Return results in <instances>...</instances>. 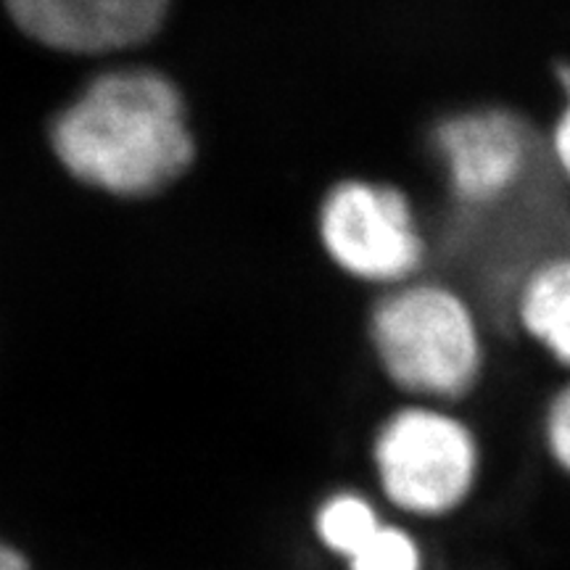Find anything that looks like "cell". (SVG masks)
<instances>
[{"instance_id": "3", "label": "cell", "mask_w": 570, "mask_h": 570, "mask_svg": "<svg viewBox=\"0 0 570 570\" xmlns=\"http://www.w3.org/2000/svg\"><path fill=\"white\" fill-rule=\"evenodd\" d=\"M375 497L412 525H436L473 504L487 473L479 428L462 407L399 399L367 446Z\"/></svg>"}, {"instance_id": "12", "label": "cell", "mask_w": 570, "mask_h": 570, "mask_svg": "<svg viewBox=\"0 0 570 570\" xmlns=\"http://www.w3.org/2000/svg\"><path fill=\"white\" fill-rule=\"evenodd\" d=\"M0 570H27V566L11 547L0 544Z\"/></svg>"}, {"instance_id": "1", "label": "cell", "mask_w": 570, "mask_h": 570, "mask_svg": "<svg viewBox=\"0 0 570 570\" xmlns=\"http://www.w3.org/2000/svg\"><path fill=\"white\" fill-rule=\"evenodd\" d=\"M51 142L77 180L125 198L159 194L194 161L180 90L154 69L96 77L56 117Z\"/></svg>"}, {"instance_id": "10", "label": "cell", "mask_w": 570, "mask_h": 570, "mask_svg": "<svg viewBox=\"0 0 570 570\" xmlns=\"http://www.w3.org/2000/svg\"><path fill=\"white\" fill-rule=\"evenodd\" d=\"M539 446L554 473L570 483V375H562L541 404Z\"/></svg>"}, {"instance_id": "7", "label": "cell", "mask_w": 570, "mask_h": 570, "mask_svg": "<svg viewBox=\"0 0 570 570\" xmlns=\"http://www.w3.org/2000/svg\"><path fill=\"white\" fill-rule=\"evenodd\" d=\"M504 309L518 336L570 375V248L541 254L520 269Z\"/></svg>"}, {"instance_id": "11", "label": "cell", "mask_w": 570, "mask_h": 570, "mask_svg": "<svg viewBox=\"0 0 570 570\" xmlns=\"http://www.w3.org/2000/svg\"><path fill=\"white\" fill-rule=\"evenodd\" d=\"M558 88L562 104L558 114H554L550 132H547L544 148L547 156H550L552 169L570 188V63L558 67Z\"/></svg>"}, {"instance_id": "6", "label": "cell", "mask_w": 570, "mask_h": 570, "mask_svg": "<svg viewBox=\"0 0 570 570\" xmlns=\"http://www.w3.org/2000/svg\"><path fill=\"white\" fill-rule=\"evenodd\" d=\"M30 38L67 53H109L159 30L169 0H6Z\"/></svg>"}, {"instance_id": "5", "label": "cell", "mask_w": 570, "mask_h": 570, "mask_svg": "<svg viewBox=\"0 0 570 570\" xmlns=\"http://www.w3.org/2000/svg\"><path fill=\"white\" fill-rule=\"evenodd\" d=\"M431 148L454 202L491 209L529 183L541 142L529 119L508 106H470L433 125Z\"/></svg>"}, {"instance_id": "9", "label": "cell", "mask_w": 570, "mask_h": 570, "mask_svg": "<svg viewBox=\"0 0 570 570\" xmlns=\"http://www.w3.org/2000/svg\"><path fill=\"white\" fill-rule=\"evenodd\" d=\"M346 570H428V550L412 523L391 515L346 562Z\"/></svg>"}, {"instance_id": "8", "label": "cell", "mask_w": 570, "mask_h": 570, "mask_svg": "<svg viewBox=\"0 0 570 570\" xmlns=\"http://www.w3.org/2000/svg\"><path fill=\"white\" fill-rule=\"evenodd\" d=\"M389 518L391 512L375 494L362 489H336L315 508L312 529L320 547L346 566Z\"/></svg>"}, {"instance_id": "2", "label": "cell", "mask_w": 570, "mask_h": 570, "mask_svg": "<svg viewBox=\"0 0 570 570\" xmlns=\"http://www.w3.org/2000/svg\"><path fill=\"white\" fill-rule=\"evenodd\" d=\"M367 346L383 381L407 402L462 407L489 375L487 320L465 288L439 275L381 291L367 312Z\"/></svg>"}, {"instance_id": "4", "label": "cell", "mask_w": 570, "mask_h": 570, "mask_svg": "<svg viewBox=\"0 0 570 570\" xmlns=\"http://www.w3.org/2000/svg\"><path fill=\"white\" fill-rule=\"evenodd\" d=\"M317 235L327 259L370 288L389 291L428 273L431 248L415 202L396 183H336L320 204Z\"/></svg>"}]
</instances>
